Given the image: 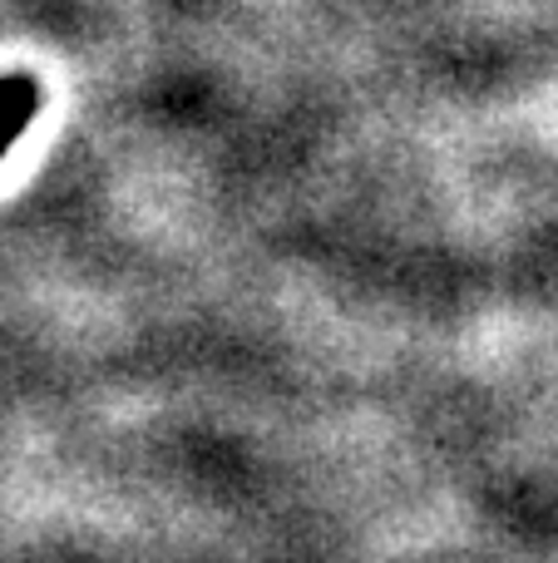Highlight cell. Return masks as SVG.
I'll list each match as a JSON object with an SVG mask.
<instances>
[{"mask_svg": "<svg viewBox=\"0 0 558 563\" xmlns=\"http://www.w3.org/2000/svg\"><path fill=\"white\" fill-rule=\"evenodd\" d=\"M30 114H35V85H30V79H5V85H0V148H5V139L15 134Z\"/></svg>", "mask_w": 558, "mask_h": 563, "instance_id": "6da1fadb", "label": "cell"}]
</instances>
